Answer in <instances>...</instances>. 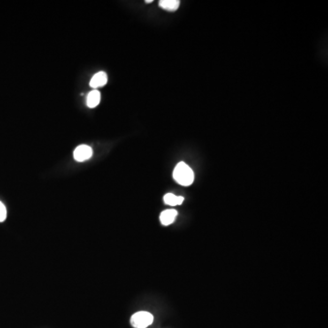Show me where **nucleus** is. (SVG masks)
I'll list each match as a JSON object with an SVG mask.
<instances>
[{
    "instance_id": "nucleus-1",
    "label": "nucleus",
    "mask_w": 328,
    "mask_h": 328,
    "mask_svg": "<svg viewBox=\"0 0 328 328\" xmlns=\"http://www.w3.org/2000/svg\"><path fill=\"white\" fill-rule=\"evenodd\" d=\"M173 179L183 186H190L194 181V172L185 162H180L173 171Z\"/></svg>"
},
{
    "instance_id": "nucleus-2",
    "label": "nucleus",
    "mask_w": 328,
    "mask_h": 328,
    "mask_svg": "<svg viewBox=\"0 0 328 328\" xmlns=\"http://www.w3.org/2000/svg\"><path fill=\"white\" fill-rule=\"evenodd\" d=\"M153 315L146 311H140L131 316V324L134 328H146L153 324Z\"/></svg>"
},
{
    "instance_id": "nucleus-3",
    "label": "nucleus",
    "mask_w": 328,
    "mask_h": 328,
    "mask_svg": "<svg viewBox=\"0 0 328 328\" xmlns=\"http://www.w3.org/2000/svg\"><path fill=\"white\" fill-rule=\"evenodd\" d=\"M92 149L87 145H79L74 151V159L77 162H82L91 159Z\"/></svg>"
},
{
    "instance_id": "nucleus-4",
    "label": "nucleus",
    "mask_w": 328,
    "mask_h": 328,
    "mask_svg": "<svg viewBox=\"0 0 328 328\" xmlns=\"http://www.w3.org/2000/svg\"><path fill=\"white\" fill-rule=\"evenodd\" d=\"M108 81V77L104 71H100L92 77V80L90 82L91 87L93 88H98V87H103L105 86Z\"/></svg>"
},
{
    "instance_id": "nucleus-5",
    "label": "nucleus",
    "mask_w": 328,
    "mask_h": 328,
    "mask_svg": "<svg viewBox=\"0 0 328 328\" xmlns=\"http://www.w3.org/2000/svg\"><path fill=\"white\" fill-rule=\"evenodd\" d=\"M178 215V212L174 210V209H169V210H165L162 212L161 215H160V220H161V223L163 224V225H170L171 223H173L175 221V219L177 217Z\"/></svg>"
},
{
    "instance_id": "nucleus-6",
    "label": "nucleus",
    "mask_w": 328,
    "mask_h": 328,
    "mask_svg": "<svg viewBox=\"0 0 328 328\" xmlns=\"http://www.w3.org/2000/svg\"><path fill=\"white\" fill-rule=\"evenodd\" d=\"M163 201L167 205H181L184 202V198L183 196H176L173 193H167L163 197Z\"/></svg>"
},
{
    "instance_id": "nucleus-7",
    "label": "nucleus",
    "mask_w": 328,
    "mask_h": 328,
    "mask_svg": "<svg viewBox=\"0 0 328 328\" xmlns=\"http://www.w3.org/2000/svg\"><path fill=\"white\" fill-rule=\"evenodd\" d=\"M101 101V93L97 90H93L88 93L87 98V105L88 108H95Z\"/></svg>"
},
{
    "instance_id": "nucleus-8",
    "label": "nucleus",
    "mask_w": 328,
    "mask_h": 328,
    "mask_svg": "<svg viewBox=\"0 0 328 328\" xmlns=\"http://www.w3.org/2000/svg\"><path fill=\"white\" fill-rule=\"evenodd\" d=\"M159 5L162 9L168 10V11H176L179 9V0H161Z\"/></svg>"
},
{
    "instance_id": "nucleus-9",
    "label": "nucleus",
    "mask_w": 328,
    "mask_h": 328,
    "mask_svg": "<svg viewBox=\"0 0 328 328\" xmlns=\"http://www.w3.org/2000/svg\"><path fill=\"white\" fill-rule=\"evenodd\" d=\"M6 218H7V209H6L4 203H2L0 201V223L4 222Z\"/></svg>"
},
{
    "instance_id": "nucleus-10",
    "label": "nucleus",
    "mask_w": 328,
    "mask_h": 328,
    "mask_svg": "<svg viewBox=\"0 0 328 328\" xmlns=\"http://www.w3.org/2000/svg\"><path fill=\"white\" fill-rule=\"evenodd\" d=\"M152 2H153V0H147L146 1V3H152Z\"/></svg>"
}]
</instances>
